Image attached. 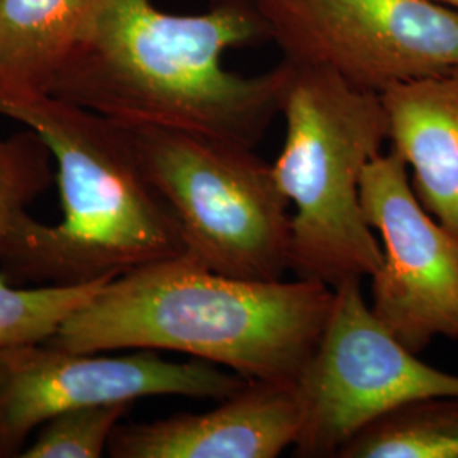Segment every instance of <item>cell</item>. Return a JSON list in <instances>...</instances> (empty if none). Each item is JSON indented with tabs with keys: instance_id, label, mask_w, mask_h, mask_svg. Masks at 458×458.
Returning a JSON list of instances; mask_svg holds the SVG:
<instances>
[{
	"instance_id": "6da1fadb",
	"label": "cell",
	"mask_w": 458,
	"mask_h": 458,
	"mask_svg": "<svg viewBox=\"0 0 458 458\" xmlns=\"http://www.w3.org/2000/svg\"><path fill=\"white\" fill-rule=\"evenodd\" d=\"M257 0L170 14L151 0H100L45 94L126 126L192 132L253 148L280 114L291 64L245 77L223 55L268 41Z\"/></svg>"
},
{
	"instance_id": "7a4b0ae2",
	"label": "cell",
	"mask_w": 458,
	"mask_h": 458,
	"mask_svg": "<svg viewBox=\"0 0 458 458\" xmlns=\"http://www.w3.org/2000/svg\"><path fill=\"white\" fill-rule=\"evenodd\" d=\"M333 297L321 282L226 277L181 255L111 278L45 344L83 353L165 350L248 380L295 384Z\"/></svg>"
},
{
	"instance_id": "3957f363",
	"label": "cell",
	"mask_w": 458,
	"mask_h": 458,
	"mask_svg": "<svg viewBox=\"0 0 458 458\" xmlns=\"http://www.w3.org/2000/svg\"><path fill=\"white\" fill-rule=\"evenodd\" d=\"M0 115L33 130L56 165L62 217L22 214L0 243L7 278L73 285L185 253L181 226L148 181L126 124L45 92H0Z\"/></svg>"
},
{
	"instance_id": "277c9868",
	"label": "cell",
	"mask_w": 458,
	"mask_h": 458,
	"mask_svg": "<svg viewBox=\"0 0 458 458\" xmlns=\"http://www.w3.org/2000/svg\"><path fill=\"white\" fill-rule=\"evenodd\" d=\"M287 62L291 77L280 109L285 138L272 166L294 208L291 272L336 289L372 277L384 259L363 213L360 183L389 141V119L380 94L325 66Z\"/></svg>"
},
{
	"instance_id": "5b68a950",
	"label": "cell",
	"mask_w": 458,
	"mask_h": 458,
	"mask_svg": "<svg viewBox=\"0 0 458 458\" xmlns=\"http://www.w3.org/2000/svg\"><path fill=\"white\" fill-rule=\"evenodd\" d=\"M148 181L181 226L185 253L226 277L291 272V202L253 148L192 132L130 126Z\"/></svg>"
},
{
	"instance_id": "8992f818",
	"label": "cell",
	"mask_w": 458,
	"mask_h": 458,
	"mask_svg": "<svg viewBox=\"0 0 458 458\" xmlns=\"http://www.w3.org/2000/svg\"><path fill=\"white\" fill-rule=\"evenodd\" d=\"M360 282L346 280L335 289L321 340L295 382L302 423L294 457L336 458L377 416L416 399L458 395V376L397 342L374 316Z\"/></svg>"
},
{
	"instance_id": "52a82bcc",
	"label": "cell",
	"mask_w": 458,
	"mask_h": 458,
	"mask_svg": "<svg viewBox=\"0 0 458 458\" xmlns=\"http://www.w3.org/2000/svg\"><path fill=\"white\" fill-rule=\"evenodd\" d=\"M270 41L382 94L458 66V11L429 0H257Z\"/></svg>"
},
{
	"instance_id": "ba28073f",
	"label": "cell",
	"mask_w": 458,
	"mask_h": 458,
	"mask_svg": "<svg viewBox=\"0 0 458 458\" xmlns=\"http://www.w3.org/2000/svg\"><path fill=\"white\" fill-rule=\"evenodd\" d=\"M248 382L211 361L165 360L157 350L102 355L45 342L0 348V457H19L34 429L65 411L158 395L223 401Z\"/></svg>"
},
{
	"instance_id": "9c48e42d",
	"label": "cell",
	"mask_w": 458,
	"mask_h": 458,
	"mask_svg": "<svg viewBox=\"0 0 458 458\" xmlns=\"http://www.w3.org/2000/svg\"><path fill=\"white\" fill-rule=\"evenodd\" d=\"M363 213L382 238L370 310L397 342L421 353L435 338L458 340V236L418 200L397 151L367 165Z\"/></svg>"
},
{
	"instance_id": "30bf717a",
	"label": "cell",
	"mask_w": 458,
	"mask_h": 458,
	"mask_svg": "<svg viewBox=\"0 0 458 458\" xmlns=\"http://www.w3.org/2000/svg\"><path fill=\"white\" fill-rule=\"evenodd\" d=\"M302 411L295 384L250 380L211 411L119 425L114 458H276L294 446Z\"/></svg>"
},
{
	"instance_id": "8fae6325",
	"label": "cell",
	"mask_w": 458,
	"mask_h": 458,
	"mask_svg": "<svg viewBox=\"0 0 458 458\" xmlns=\"http://www.w3.org/2000/svg\"><path fill=\"white\" fill-rule=\"evenodd\" d=\"M389 143L428 213L458 236V66L380 94Z\"/></svg>"
},
{
	"instance_id": "7c38bea8",
	"label": "cell",
	"mask_w": 458,
	"mask_h": 458,
	"mask_svg": "<svg viewBox=\"0 0 458 458\" xmlns=\"http://www.w3.org/2000/svg\"><path fill=\"white\" fill-rule=\"evenodd\" d=\"M100 0H0V92H45Z\"/></svg>"
},
{
	"instance_id": "4fadbf2b",
	"label": "cell",
	"mask_w": 458,
	"mask_h": 458,
	"mask_svg": "<svg viewBox=\"0 0 458 458\" xmlns=\"http://www.w3.org/2000/svg\"><path fill=\"white\" fill-rule=\"evenodd\" d=\"M336 458H458V395L416 399L377 416Z\"/></svg>"
},
{
	"instance_id": "5bb4252c",
	"label": "cell",
	"mask_w": 458,
	"mask_h": 458,
	"mask_svg": "<svg viewBox=\"0 0 458 458\" xmlns=\"http://www.w3.org/2000/svg\"><path fill=\"white\" fill-rule=\"evenodd\" d=\"M115 276L73 285L16 287L0 274V348L47 342Z\"/></svg>"
},
{
	"instance_id": "9a60e30c",
	"label": "cell",
	"mask_w": 458,
	"mask_h": 458,
	"mask_svg": "<svg viewBox=\"0 0 458 458\" xmlns=\"http://www.w3.org/2000/svg\"><path fill=\"white\" fill-rule=\"evenodd\" d=\"M53 155L33 130L0 141V243L53 182Z\"/></svg>"
},
{
	"instance_id": "2e32d148",
	"label": "cell",
	"mask_w": 458,
	"mask_h": 458,
	"mask_svg": "<svg viewBox=\"0 0 458 458\" xmlns=\"http://www.w3.org/2000/svg\"><path fill=\"white\" fill-rule=\"evenodd\" d=\"M130 408V403H119L60 412L39 426L41 429L33 443L19 457H102L115 428Z\"/></svg>"
},
{
	"instance_id": "e0dca14e",
	"label": "cell",
	"mask_w": 458,
	"mask_h": 458,
	"mask_svg": "<svg viewBox=\"0 0 458 458\" xmlns=\"http://www.w3.org/2000/svg\"><path fill=\"white\" fill-rule=\"evenodd\" d=\"M429 2L438 4V5H443V7H448V9H454V11H458V0H429Z\"/></svg>"
}]
</instances>
